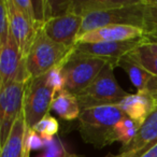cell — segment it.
Here are the masks:
<instances>
[{
    "instance_id": "10",
    "label": "cell",
    "mask_w": 157,
    "mask_h": 157,
    "mask_svg": "<svg viewBox=\"0 0 157 157\" xmlns=\"http://www.w3.org/2000/svg\"><path fill=\"white\" fill-rule=\"evenodd\" d=\"M83 16L74 12L52 18L43 25L42 29L50 39L67 48H73L78 43Z\"/></svg>"
},
{
    "instance_id": "8",
    "label": "cell",
    "mask_w": 157,
    "mask_h": 157,
    "mask_svg": "<svg viewBox=\"0 0 157 157\" xmlns=\"http://www.w3.org/2000/svg\"><path fill=\"white\" fill-rule=\"evenodd\" d=\"M23 57L15 40L10 36L3 45H0V88L13 82H28L30 80Z\"/></svg>"
},
{
    "instance_id": "26",
    "label": "cell",
    "mask_w": 157,
    "mask_h": 157,
    "mask_svg": "<svg viewBox=\"0 0 157 157\" xmlns=\"http://www.w3.org/2000/svg\"><path fill=\"white\" fill-rule=\"evenodd\" d=\"M46 80H48V85L56 93L65 90V78H63V72H61V66H58L48 71L46 73Z\"/></svg>"
},
{
    "instance_id": "11",
    "label": "cell",
    "mask_w": 157,
    "mask_h": 157,
    "mask_svg": "<svg viewBox=\"0 0 157 157\" xmlns=\"http://www.w3.org/2000/svg\"><path fill=\"white\" fill-rule=\"evenodd\" d=\"M8 10L10 17V31L15 40L23 57L26 59L30 48L35 41L37 29L27 16L15 5L14 0H8Z\"/></svg>"
},
{
    "instance_id": "19",
    "label": "cell",
    "mask_w": 157,
    "mask_h": 157,
    "mask_svg": "<svg viewBox=\"0 0 157 157\" xmlns=\"http://www.w3.org/2000/svg\"><path fill=\"white\" fill-rule=\"evenodd\" d=\"M128 56H130L133 60L141 65L151 74L157 76V53L152 52L144 43L129 53Z\"/></svg>"
},
{
    "instance_id": "13",
    "label": "cell",
    "mask_w": 157,
    "mask_h": 157,
    "mask_svg": "<svg viewBox=\"0 0 157 157\" xmlns=\"http://www.w3.org/2000/svg\"><path fill=\"white\" fill-rule=\"evenodd\" d=\"M144 38V30L141 28L126 25H114L98 28L86 33L78 42L81 43H97V42H118Z\"/></svg>"
},
{
    "instance_id": "12",
    "label": "cell",
    "mask_w": 157,
    "mask_h": 157,
    "mask_svg": "<svg viewBox=\"0 0 157 157\" xmlns=\"http://www.w3.org/2000/svg\"><path fill=\"white\" fill-rule=\"evenodd\" d=\"M157 144V107L141 125L135 139L123 146L118 157H140Z\"/></svg>"
},
{
    "instance_id": "20",
    "label": "cell",
    "mask_w": 157,
    "mask_h": 157,
    "mask_svg": "<svg viewBox=\"0 0 157 157\" xmlns=\"http://www.w3.org/2000/svg\"><path fill=\"white\" fill-rule=\"evenodd\" d=\"M140 127H141V125L136 122V121L129 118L128 116L124 117L115 126L117 141L121 142L123 144V146L128 145L137 136Z\"/></svg>"
},
{
    "instance_id": "4",
    "label": "cell",
    "mask_w": 157,
    "mask_h": 157,
    "mask_svg": "<svg viewBox=\"0 0 157 157\" xmlns=\"http://www.w3.org/2000/svg\"><path fill=\"white\" fill-rule=\"evenodd\" d=\"M107 61L98 57L80 54L74 51L61 65L65 90L76 96L98 76Z\"/></svg>"
},
{
    "instance_id": "7",
    "label": "cell",
    "mask_w": 157,
    "mask_h": 157,
    "mask_svg": "<svg viewBox=\"0 0 157 157\" xmlns=\"http://www.w3.org/2000/svg\"><path fill=\"white\" fill-rule=\"evenodd\" d=\"M28 82H13L0 88V146L9 138L14 123L23 112L25 88Z\"/></svg>"
},
{
    "instance_id": "17",
    "label": "cell",
    "mask_w": 157,
    "mask_h": 157,
    "mask_svg": "<svg viewBox=\"0 0 157 157\" xmlns=\"http://www.w3.org/2000/svg\"><path fill=\"white\" fill-rule=\"evenodd\" d=\"M51 109L59 117L66 121L76 120L81 114V108H80L76 97L65 90L56 93L53 99Z\"/></svg>"
},
{
    "instance_id": "5",
    "label": "cell",
    "mask_w": 157,
    "mask_h": 157,
    "mask_svg": "<svg viewBox=\"0 0 157 157\" xmlns=\"http://www.w3.org/2000/svg\"><path fill=\"white\" fill-rule=\"evenodd\" d=\"M144 9L145 7L143 0H136L133 3L126 7L87 14L83 16V23L78 39L86 33L114 25H126V26H133L143 29Z\"/></svg>"
},
{
    "instance_id": "18",
    "label": "cell",
    "mask_w": 157,
    "mask_h": 157,
    "mask_svg": "<svg viewBox=\"0 0 157 157\" xmlns=\"http://www.w3.org/2000/svg\"><path fill=\"white\" fill-rule=\"evenodd\" d=\"M136 0H72L71 11L81 16L93 12L105 11L129 6Z\"/></svg>"
},
{
    "instance_id": "21",
    "label": "cell",
    "mask_w": 157,
    "mask_h": 157,
    "mask_svg": "<svg viewBox=\"0 0 157 157\" xmlns=\"http://www.w3.org/2000/svg\"><path fill=\"white\" fill-rule=\"evenodd\" d=\"M43 138V137H42ZM44 151L36 157H75L69 154L58 137H44Z\"/></svg>"
},
{
    "instance_id": "2",
    "label": "cell",
    "mask_w": 157,
    "mask_h": 157,
    "mask_svg": "<svg viewBox=\"0 0 157 157\" xmlns=\"http://www.w3.org/2000/svg\"><path fill=\"white\" fill-rule=\"evenodd\" d=\"M72 51L73 48L53 41L40 28L26 57V68L30 78H39L61 66Z\"/></svg>"
},
{
    "instance_id": "24",
    "label": "cell",
    "mask_w": 157,
    "mask_h": 157,
    "mask_svg": "<svg viewBox=\"0 0 157 157\" xmlns=\"http://www.w3.org/2000/svg\"><path fill=\"white\" fill-rule=\"evenodd\" d=\"M11 36L8 0L0 1V45H3Z\"/></svg>"
},
{
    "instance_id": "3",
    "label": "cell",
    "mask_w": 157,
    "mask_h": 157,
    "mask_svg": "<svg viewBox=\"0 0 157 157\" xmlns=\"http://www.w3.org/2000/svg\"><path fill=\"white\" fill-rule=\"evenodd\" d=\"M114 68L112 63H107L94 81L76 95L81 111L102 105H116L128 96V93L118 85L114 76Z\"/></svg>"
},
{
    "instance_id": "29",
    "label": "cell",
    "mask_w": 157,
    "mask_h": 157,
    "mask_svg": "<svg viewBox=\"0 0 157 157\" xmlns=\"http://www.w3.org/2000/svg\"><path fill=\"white\" fill-rule=\"evenodd\" d=\"M140 157H157V144Z\"/></svg>"
},
{
    "instance_id": "9",
    "label": "cell",
    "mask_w": 157,
    "mask_h": 157,
    "mask_svg": "<svg viewBox=\"0 0 157 157\" xmlns=\"http://www.w3.org/2000/svg\"><path fill=\"white\" fill-rule=\"evenodd\" d=\"M144 41H145V39L141 38V39L118 42H97V43L78 42L73 48V51L76 53H80V54L102 58L107 63H112L114 67H117L118 61L123 57L127 56L129 53H131L140 45H142Z\"/></svg>"
},
{
    "instance_id": "23",
    "label": "cell",
    "mask_w": 157,
    "mask_h": 157,
    "mask_svg": "<svg viewBox=\"0 0 157 157\" xmlns=\"http://www.w3.org/2000/svg\"><path fill=\"white\" fill-rule=\"evenodd\" d=\"M31 129L39 133L41 137H55L58 132L59 123L55 117L48 114L38 124H36Z\"/></svg>"
},
{
    "instance_id": "30",
    "label": "cell",
    "mask_w": 157,
    "mask_h": 157,
    "mask_svg": "<svg viewBox=\"0 0 157 157\" xmlns=\"http://www.w3.org/2000/svg\"><path fill=\"white\" fill-rule=\"evenodd\" d=\"M105 157H118V155H113V154H108Z\"/></svg>"
},
{
    "instance_id": "15",
    "label": "cell",
    "mask_w": 157,
    "mask_h": 157,
    "mask_svg": "<svg viewBox=\"0 0 157 157\" xmlns=\"http://www.w3.org/2000/svg\"><path fill=\"white\" fill-rule=\"evenodd\" d=\"M117 67H122L128 74L130 78L131 83L133 84L139 93H145L147 94L151 85H152L154 78H156L155 75L151 74L148 71H146L141 65L133 60L130 56H125L118 61Z\"/></svg>"
},
{
    "instance_id": "22",
    "label": "cell",
    "mask_w": 157,
    "mask_h": 157,
    "mask_svg": "<svg viewBox=\"0 0 157 157\" xmlns=\"http://www.w3.org/2000/svg\"><path fill=\"white\" fill-rule=\"evenodd\" d=\"M72 8V1H50L44 0V20L45 23L52 18L70 13ZM44 23V24H45Z\"/></svg>"
},
{
    "instance_id": "27",
    "label": "cell",
    "mask_w": 157,
    "mask_h": 157,
    "mask_svg": "<svg viewBox=\"0 0 157 157\" xmlns=\"http://www.w3.org/2000/svg\"><path fill=\"white\" fill-rule=\"evenodd\" d=\"M144 44H145L152 52L157 53V39H148V38H145Z\"/></svg>"
},
{
    "instance_id": "14",
    "label": "cell",
    "mask_w": 157,
    "mask_h": 157,
    "mask_svg": "<svg viewBox=\"0 0 157 157\" xmlns=\"http://www.w3.org/2000/svg\"><path fill=\"white\" fill-rule=\"evenodd\" d=\"M117 105L129 118L136 121L140 125L145 122L148 115L156 108L150 95L139 92L137 94H129Z\"/></svg>"
},
{
    "instance_id": "25",
    "label": "cell",
    "mask_w": 157,
    "mask_h": 157,
    "mask_svg": "<svg viewBox=\"0 0 157 157\" xmlns=\"http://www.w3.org/2000/svg\"><path fill=\"white\" fill-rule=\"evenodd\" d=\"M144 2V1H143ZM145 7V5H144ZM144 37L148 39H157V14L145 7L144 9Z\"/></svg>"
},
{
    "instance_id": "16",
    "label": "cell",
    "mask_w": 157,
    "mask_h": 157,
    "mask_svg": "<svg viewBox=\"0 0 157 157\" xmlns=\"http://www.w3.org/2000/svg\"><path fill=\"white\" fill-rule=\"evenodd\" d=\"M27 130L26 122L23 112L14 123L9 138L1 147L0 157H25L24 139Z\"/></svg>"
},
{
    "instance_id": "1",
    "label": "cell",
    "mask_w": 157,
    "mask_h": 157,
    "mask_svg": "<svg viewBox=\"0 0 157 157\" xmlns=\"http://www.w3.org/2000/svg\"><path fill=\"white\" fill-rule=\"evenodd\" d=\"M126 116L117 105L82 110L78 118V132L85 143L103 148L117 141L115 126Z\"/></svg>"
},
{
    "instance_id": "28",
    "label": "cell",
    "mask_w": 157,
    "mask_h": 157,
    "mask_svg": "<svg viewBox=\"0 0 157 157\" xmlns=\"http://www.w3.org/2000/svg\"><path fill=\"white\" fill-rule=\"evenodd\" d=\"M143 1L148 10L157 14V0H143Z\"/></svg>"
},
{
    "instance_id": "6",
    "label": "cell",
    "mask_w": 157,
    "mask_h": 157,
    "mask_svg": "<svg viewBox=\"0 0 157 157\" xmlns=\"http://www.w3.org/2000/svg\"><path fill=\"white\" fill-rule=\"evenodd\" d=\"M56 92L48 84L46 74L30 78L25 88L23 114L27 128L31 129L48 114Z\"/></svg>"
}]
</instances>
